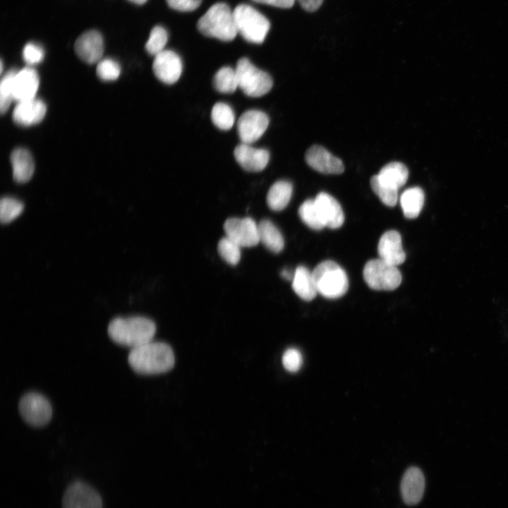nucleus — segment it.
Instances as JSON below:
<instances>
[{
    "instance_id": "obj_36",
    "label": "nucleus",
    "mask_w": 508,
    "mask_h": 508,
    "mask_svg": "<svg viewBox=\"0 0 508 508\" xmlns=\"http://www.w3.org/2000/svg\"><path fill=\"white\" fill-rule=\"evenodd\" d=\"M303 363V356L301 351L296 348H289L283 353L282 364L284 368L291 373H296L300 370Z\"/></svg>"
},
{
    "instance_id": "obj_8",
    "label": "nucleus",
    "mask_w": 508,
    "mask_h": 508,
    "mask_svg": "<svg viewBox=\"0 0 508 508\" xmlns=\"http://www.w3.org/2000/svg\"><path fill=\"white\" fill-rule=\"evenodd\" d=\"M18 410L22 418L29 425L42 427L47 424L52 416L49 400L42 394L31 392L20 399Z\"/></svg>"
},
{
    "instance_id": "obj_11",
    "label": "nucleus",
    "mask_w": 508,
    "mask_h": 508,
    "mask_svg": "<svg viewBox=\"0 0 508 508\" xmlns=\"http://www.w3.org/2000/svg\"><path fill=\"white\" fill-rule=\"evenodd\" d=\"M63 508H102L99 493L90 485L81 481L71 484L66 490Z\"/></svg>"
},
{
    "instance_id": "obj_20",
    "label": "nucleus",
    "mask_w": 508,
    "mask_h": 508,
    "mask_svg": "<svg viewBox=\"0 0 508 508\" xmlns=\"http://www.w3.org/2000/svg\"><path fill=\"white\" fill-rule=\"evenodd\" d=\"M314 201L325 226L337 229L343 224L344 212L334 198L322 192L317 195Z\"/></svg>"
},
{
    "instance_id": "obj_2",
    "label": "nucleus",
    "mask_w": 508,
    "mask_h": 508,
    "mask_svg": "<svg viewBox=\"0 0 508 508\" xmlns=\"http://www.w3.org/2000/svg\"><path fill=\"white\" fill-rule=\"evenodd\" d=\"M155 332V322L141 316L116 318L107 329L109 337L115 343L132 349L152 341Z\"/></svg>"
},
{
    "instance_id": "obj_32",
    "label": "nucleus",
    "mask_w": 508,
    "mask_h": 508,
    "mask_svg": "<svg viewBox=\"0 0 508 508\" xmlns=\"http://www.w3.org/2000/svg\"><path fill=\"white\" fill-rule=\"evenodd\" d=\"M168 35L167 30L160 25L155 26L150 33L148 40L145 44L146 51L151 55L156 56L162 52L167 42Z\"/></svg>"
},
{
    "instance_id": "obj_22",
    "label": "nucleus",
    "mask_w": 508,
    "mask_h": 508,
    "mask_svg": "<svg viewBox=\"0 0 508 508\" xmlns=\"http://www.w3.org/2000/svg\"><path fill=\"white\" fill-rule=\"evenodd\" d=\"M294 292L305 301L313 300L318 294L313 272L303 266H298L294 271L292 279Z\"/></svg>"
},
{
    "instance_id": "obj_15",
    "label": "nucleus",
    "mask_w": 508,
    "mask_h": 508,
    "mask_svg": "<svg viewBox=\"0 0 508 508\" xmlns=\"http://www.w3.org/2000/svg\"><path fill=\"white\" fill-rule=\"evenodd\" d=\"M402 499L407 505H415L421 500L425 490V478L416 466L409 468L404 473L400 485Z\"/></svg>"
},
{
    "instance_id": "obj_35",
    "label": "nucleus",
    "mask_w": 508,
    "mask_h": 508,
    "mask_svg": "<svg viewBox=\"0 0 508 508\" xmlns=\"http://www.w3.org/2000/svg\"><path fill=\"white\" fill-rule=\"evenodd\" d=\"M96 71L100 79L109 81L119 78L121 68L116 61L111 59H104L98 62Z\"/></svg>"
},
{
    "instance_id": "obj_12",
    "label": "nucleus",
    "mask_w": 508,
    "mask_h": 508,
    "mask_svg": "<svg viewBox=\"0 0 508 508\" xmlns=\"http://www.w3.org/2000/svg\"><path fill=\"white\" fill-rule=\"evenodd\" d=\"M180 56L171 50H163L155 56L152 70L155 76L166 84H174L182 73Z\"/></svg>"
},
{
    "instance_id": "obj_26",
    "label": "nucleus",
    "mask_w": 508,
    "mask_h": 508,
    "mask_svg": "<svg viewBox=\"0 0 508 508\" xmlns=\"http://www.w3.org/2000/svg\"><path fill=\"white\" fill-rule=\"evenodd\" d=\"M424 193L419 187L406 189L400 197V205L404 216L408 219L416 218L423 206Z\"/></svg>"
},
{
    "instance_id": "obj_5",
    "label": "nucleus",
    "mask_w": 508,
    "mask_h": 508,
    "mask_svg": "<svg viewBox=\"0 0 508 508\" xmlns=\"http://www.w3.org/2000/svg\"><path fill=\"white\" fill-rule=\"evenodd\" d=\"M233 12L238 33L249 42L262 43L270 28L268 19L248 4H238Z\"/></svg>"
},
{
    "instance_id": "obj_33",
    "label": "nucleus",
    "mask_w": 508,
    "mask_h": 508,
    "mask_svg": "<svg viewBox=\"0 0 508 508\" xmlns=\"http://www.w3.org/2000/svg\"><path fill=\"white\" fill-rule=\"evenodd\" d=\"M370 186L380 200L389 207L394 206L398 200V190L382 183L377 175L370 179Z\"/></svg>"
},
{
    "instance_id": "obj_23",
    "label": "nucleus",
    "mask_w": 508,
    "mask_h": 508,
    "mask_svg": "<svg viewBox=\"0 0 508 508\" xmlns=\"http://www.w3.org/2000/svg\"><path fill=\"white\" fill-rule=\"evenodd\" d=\"M377 176L384 185L399 190L407 181L409 171L404 164L392 162L385 165Z\"/></svg>"
},
{
    "instance_id": "obj_13",
    "label": "nucleus",
    "mask_w": 508,
    "mask_h": 508,
    "mask_svg": "<svg viewBox=\"0 0 508 508\" xmlns=\"http://www.w3.org/2000/svg\"><path fill=\"white\" fill-rule=\"evenodd\" d=\"M77 56L84 62L98 63L104 53V40L102 35L92 30L83 32L75 42Z\"/></svg>"
},
{
    "instance_id": "obj_37",
    "label": "nucleus",
    "mask_w": 508,
    "mask_h": 508,
    "mask_svg": "<svg viewBox=\"0 0 508 508\" xmlns=\"http://www.w3.org/2000/svg\"><path fill=\"white\" fill-rule=\"evenodd\" d=\"M44 57L43 48L34 42L27 43L23 49V58L24 61L33 65L40 63Z\"/></svg>"
},
{
    "instance_id": "obj_34",
    "label": "nucleus",
    "mask_w": 508,
    "mask_h": 508,
    "mask_svg": "<svg viewBox=\"0 0 508 508\" xmlns=\"http://www.w3.org/2000/svg\"><path fill=\"white\" fill-rule=\"evenodd\" d=\"M16 71H8L1 80L0 85V111L4 114L8 109L13 98V80Z\"/></svg>"
},
{
    "instance_id": "obj_39",
    "label": "nucleus",
    "mask_w": 508,
    "mask_h": 508,
    "mask_svg": "<svg viewBox=\"0 0 508 508\" xmlns=\"http://www.w3.org/2000/svg\"><path fill=\"white\" fill-rule=\"evenodd\" d=\"M255 2L265 4L282 8H289L294 5L295 0H253Z\"/></svg>"
},
{
    "instance_id": "obj_17",
    "label": "nucleus",
    "mask_w": 508,
    "mask_h": 508,
    "mask_svg": "<svg viewBox=\"0 0 508 508\" xmlns=\"http://www.w3.org/2000/svg\"><path fill=\"white\" fill-rule=\"evenodd\" d=\"M40 84L37 71L30 67L16 71L13 80V100L20 102L35 97Z\"/></svg>"
},
{
    "instance_id": "obj_24",
    "label": "nucleus",
    "mask_w": 508,
    "mask_h": 508,
    "mask_svg": "<svg viewBox=\"0 0 508 508\" xmlns=\"http://www.w3.org/2000/svg\"><path fill=\"white\" fill-rule=\"evenodd\" d=\"M292 184L284 180L275 182L269 189L267 202L269 207L274 211L284 209L292 195Z\"/></svg>"
},
{
    "instance_id": "obj_38",
    "label": "nucleus",
    "mask_w": 508,
    "mask_h": 508,
    "mask_svg": "<svg viewBox=\"0 0 508 508\" xmlns=\"http://www.w3.org/2000/svg\"><path fill=\"white\" fill-rule=\"evenodd\" d=\"M169 6L179 11H192L198 8L202 0H166Z\"/></svg>"
},
{
    "instance_id": "obj_9",
    "label": "nucleus",
    "mask_w": 508,
    "mask_h": 508,
    "mask_svg": "<svg viewBox=\"0 0 508 508\" xmlns=\"http://www.w3.org/2000/svg\"><path fill=\"white\" fill-rule=\"evenodd\" d=\"M226 236L242 247H253L260 243L258 224L250 217H232L224 224Z\"/></svg>"
},
{
    "instance_id": "obj_3",
    "label": "nucleus",
    "mask_w": 508,
    "mask_h": 508,
    "mask_svg": "<svg viewBox=\"0 0 508 508\" xmlns=\"http://www.w3.org/2000/svg\"><path fill=\"white\" fill-rule=\"evenodd\" d=\"M198 30L204 35L229 42L237 33L234 12L223 2L213 4L198 20Z\"/></svg>"
},
{
    "instance_id": "obj_41",
    "label": "nucleus",
    "mask_w": 508,
    "mask_h": 508,
    "mask_svg": "<svg viewBox=\"0 0 508 508\" xmlns=\"http://www.w3.org/2000/svg\"><path fill=\"white\" fill-rule=\"evenodd\" d=\"M294 274V272H292L291 270H289L288 269H284L281 272V277L286 280H291L292 281Z\"/></svg>"
},
{
    "instance_id": "obj_6",
    "label": "nucleus",
    "mask_w": 508,
    "mask_h": 508,
    "mask_svg": "<svg viewBox=\"0 0 508 508\" xmlns=\"http://www.w3.org/2000/svg\"><path fill=\"white\" fill-rule=\"evenodd\" d=\"M235 69L238 87L247 96L259 97L272 89L273 81L271 76L254 66L248 59L241 58Z\"/></svg>"
},
{
    "instance_id": "obj_14",
    "label": "nucleus",
    "mask_w": 508,
    "mask_h": 508,
    "mask_svg": "<svg viewBox=\"0 0 508 508\" xmlns=\"http://www.w3.org/2000/svg\"><path fill=\"white\" fill-rule=\"evenodd\" d=\"M305 159L310 167L320 173L339 174L344 170L342 161L320 145L309 147Z\"/></svg>"
},
{
    "instance_id": "obj_40",
    "label": "nucleus",
    "mask_w": 508,
    "mask_h": 508,
    "mask_svg": "<svg viewBox=\"0 0 508 508\" xmlns=\"http://www.w3.org/2000/svg\"><path fill=\"white\" fill-rule=\"evenodd\" d=\"M301 7L308 12L317 11L322 5L323 0H297Z\"/></svg>"
},
{
    "instance_id": "obj_25",
    "label": "nucleus",
    "mask_w": 508,
    "mask_h": 508,
    "mask_svg": "<svg viewBox=\"0 0 508 508\" xmlns=\"http://www.w3.org/2000/svg\"><path fill=\"white\" fill-rule=\"evenodd\" d=\"M259 240L270 251L278 253L284 248V238L278 228L270 220L263 219L258 224Z\"/></svg>"
},
{
    "instance_id": "obj_28",
    "label": "nucleus",
    "mask_w": 508,
    "mask_h": 508,
    "mask_svg": "<svg viewBox=\"0 0 508 508\" xmlns=\"http://www.w3.org/2000/svg\"><path fill=\"white\" fill-rule=\"evenodd\" d=\"M211 119L214 125L219 129L228 131L234 123V112L227 104L217 102L212 107Z\"/></svg>"
},
{
    "instance_id": "obj_19",
    "label": "nucleus",
    "mask_w": 508,
    "mask_h": 508,
    "mask_svg": "<svg viewBox=\"0 0 508 508\" xmlns=\"http://www.w3.org/2000/svg\"><path fill=\"white\" fill-rule=\"evenodd\" d=\"M46 111L44 102L35 97L18 102L13 111V119L18 125L29 126L40 123Z\"/></svg>"
},
{
    "instance_id": "obj_31",
    "label": "nucleus",
    "mask_w": 508,
    "mask_h": 508,
    "mask_svg": "<svg viewBox=\"0 0 508 508\" xmlns=\"http://www.w3.org/2000/svg\"><path fill=\"white\" fill-rule=\"evenodd\" d=\"M23 210V204L11 197H4L0 202V219L2 224H7L18 217Z\"/></svg>"
},
{
    "instance_id": "obj_18",
    "label": "nucleus",
    "mask_w": 508,
    "mask_h": 508,
    "mask_svg": "<svg viewBox=\"0 0 508 508\" xmlns=\"http://www.w3.org/2000/svg\"><path fill=\"white\" fill-rule=\"evenodd\" d=\"M377 252L379 258L391 265L397 266L402 264L406 258L403 250L401 238L399 232L389 230L385 232L380 238Z\"/></svg>"
},
{
    "instance_id": "obj_29",
    "label": "nucleus",
    "mask_w": 508,
    "mask_h": 508,
    "mask_svg": "<svg viewBox=\"0 0 508 508\" xmlns=\"http://www.w3.org/2000/svg\"><path fill=\"white\" fill-rule=\"evenodd\" d=\"M298 214L302 221L313 229L320 230L325 226L314 200L303 202L298 209Z\"/></svg>"
},
{
    "instance_id": "obj_7",
    "label": "nucleus",
    "mask_w": 508,
    "mask_h": 508,
    "mask_svg": "<svg viewBox=\"0 0 508 508\" xmlns=\"http://www.w3.org/2000/svg\"><path fill=\"white\" fill-rule=\"evenodd\" d=\"M363 275L368 286L375 290H394L401 282V274L397 266L380 258L369 260L364 266Z\"/></svg>"
},
{
    "instance_id": "obj_30",
    "label": "nucleus",
    "mask_w": 508,
    "mask_h": 508,
    "mask_svg": "<svg viewBox=\"0 0 508 508\" xmlns=\"http://www.w3.org/2000/svg\"><path fill=\"white\" fill-rule=\"evenodd\" d=\"M241 248L240 246L227 236L221 238L217 246L219 255L231 265L238 263L241 259Z\"/></svg>"
},
{
    "instance_id": "obj_27",
    "label": "nucleus",
    "mask_w": 508,
    "mask_h": 508,
    "mask_svg": "<svg viewBox=\"0 0 508 508\" xmlns=\"http://www.w3.org/2000/svg\"><path fill=\"white\" fill-rule=\"evenodd\" d=\"M213 85L222 93H233L238 87L236 69L230 66L219 69L214 76Z\"/></svg>"
},
{
    "instance_id": "obj_4",
    "label": "nucleus",
    "mask_w": 508,
    "mask_h": 508,
    "mask_svg": "<svg viewBox=\"0 0 508 508\" xmlns=\"http://www.w3.org/2000/svg\"><path fill=\"white\" fill-rule=\"evenodd\" d=\"M318 293L327 298H337L346 294L349 280L345 271L336 262L326 260L313 271Z\"/></svg>"
},
{
    "instance_id": "obj_10",
    "label": "nucleus",
    "mask_w": 508,
    "mask_h": 508,
    "mask_svg": "<svg viewBox=\"0 0 508 508\" xmlns=\"http://www.w3.org/2000/svg\"><path fill=\"white\" fill-rule=\"evenodd\" d=\"M269 117L260 110L251 109L243 113L237 122V132L241 143L250 145L265 132Z\"/></svg>"
},
{
    "instance_id": "obj_1",
    "label": "nucleus",
    "mask_w": 508,
    "mask_h": 508,
    "mask_svg": "<svg viewBox=\"0 0 508 508\" xmlns=\"http://www.w3.org/2000/svg\"><path fill=\"white\" fill-rule=\"evenodd\" d=\"M128 362L137 373L156 375L173 368L174 354L167 344L150 341L132 349L128 356Z\"/></svg>"
},
{
    "instance_id": "obj_16",
    "label": "nucleus",
    "mask_w": 508,
    "mask_h": 508,
    "mask_svg": "<svg viewBox=\"0 0 508 508\" xmlns=\"http://www.w3.org/2000/svg\"><path fill=\"white\" fill-rule=\"evenodd\" d=\"M234 155L238 164L243 169L250 172H258L263 170L270 159V154L267 150L255 148L245 143H241L235 147Z\"/></svg>"
},
{
    "instance_id": "obj_21",
    "label": "nucleus",
    "mask_w": 508,
    "mask_h": 508,
    "mask_svg": "<svg viewBox=\"0 0 508 508\" xmlns=\"http://www.w3.org/2000/svg\"><path fill=\"white\" fill-rule=\"evenodd\" d=\"M13 177L17 183H25L32 178L35 164L30 152L22 147L15 149L11 155Z\"/></svg>"
},
{
    "instance_id": "obj_42",
    "label": "nucleus",
    "mask_w": 508,
    "mask_h": 508,
    "mask_svg": "<svg viewBox=\"0 0 508 508\" xmlns=\"http://www.w3.org/2000/svg\"><path fill=\"white\" fill-rule=\"evenodd\" d=\"M128 1L131 2H133L134 4L141 5V4H145L147 0H128Z\"/></svg>"
},
{
    "instance_id": "obj_43",
    "label": "nucleus",
    "mask_w": 508,
    "mask_h": 508,
    "mask_svg": "<svg viewBox=\"0 0 508 508\" xmlns=\"http://www.w3.org/2000/svg\"><path fill=\"white\" fill-rule=\"evenodd\" d=\"M3 71V61H1V73H2Z\"/></svg>"
}]
</instances>
